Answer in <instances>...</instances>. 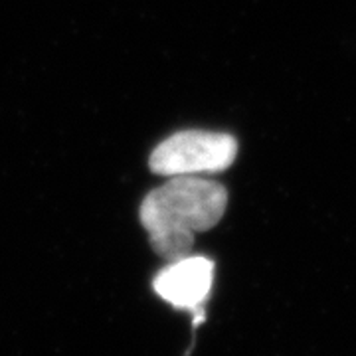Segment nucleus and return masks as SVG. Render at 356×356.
I'll return each mask as SVG.
<instances>
[{
  "label": "nucleus",
  "mask_w": 356,
  "mask_h": 356,
  "mask_svg": "<svg viewBox=\"0 0 356 356\" xmlns=\"http://www.w3.org/2000/svg\"><path fill=\"white\" fill-rule=\"evenodd\" d=\"M228 206L226 188L206 177H168L140 204L139 218L154 254L166 261L192 252L194 236L214 228Z\"/></svg>",
  "instance_id": "1"
},
{
  "label": "nucleus",
  "mask_w": 356,
  "mask_h": 356,
  "mask_svg": "<svg viewBox=\"0 0 356 356\" xmlns=\"http://www.w3.org/2000/svg\"><path fill=\"white\" fill-rule=\"evenodd\" d=\"M238 140L228 133L180 131L159 143L149 156V166L161 177H204L232 166Z\"/></svg>",
  "instance_id": "2"
},
{
  "label": "nucleus",
  "mask_w": 356,
  "mask_h": 356,
  "mask_svg": "<svg viewBox=\"0 0 356 356\" xmlns=\"http://www.w3.org/2000/svg\"><path fill=\"white\" fill-rule=\"evenodd\" d=\"M214 264L204 255H184L168 261L153 281L154 293L177 309L192 311L194 327L204 321V301L212 291Z\"/></svg>",
  "instance_id": "3"
}]
</instances>
